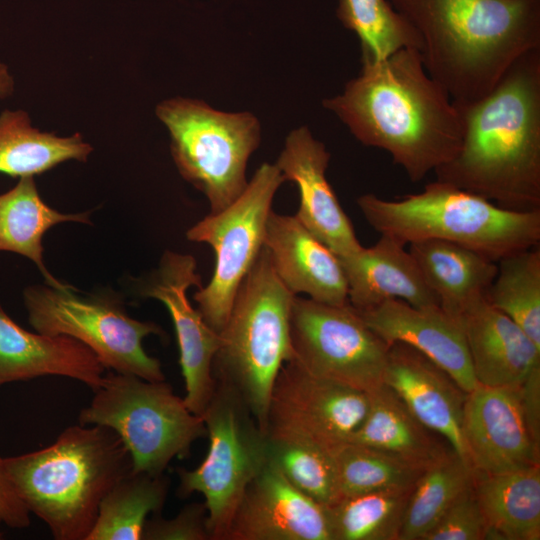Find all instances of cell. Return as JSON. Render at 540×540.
Returning a JSON list of instances; mask_svg holds the SVG:
<instances>
[{
    "instance_id": "6da1fadb",
    "label": "cell",
    "mask_w": 540,
    "mask_h": 540,
    "mask_svg": "<svg viewBox=\"0 0 540 540\" xmlns=\"http://www.w3.org/2000/svg\"><path fill=\"white\" fill-rule=\"evenodd\" d=\"M361 62L360 74L323 106L359 142L387 152L411 182H419L458 153L461 112L429 76L418 49Z\"/></svg>"
},
{
    "instance_id": "7a4b0ae2",
    "label": "cell",
    "mask_w": 540,
    "mask_h": 540,
    "mask_svg": "<svg viewBox=\"0 0 540 540\" xmlns=\"http://www.w3.org/2000/svg\"><path fill=\"white\" fill-rule=\"evenodd\" d=\"M456 106L461 147L436 180L509 210L540 211V49L514 62L485 97Z\"/></svg>"
},
{
    "instance_id": "3957f363",
    "label": "cell",
    "mask_w": 540,
    "mask_h": 540,
    "mask_svg": "<svg viewBox=\"0 0 540 540\" xmlns=\"http://www.w3.org/2000/svg\"><path fill=\"white\" fill-rule=\"evenodd\" d=\"M415 29L425 70L454 104L489 94L540 49V0H388Z\"/></svg>"
},
{
    "instance_id": "277c9868",
    "label": "cell",
    "mask_w": 540,
    "mask_h": 540,
    "mask_svg": "<svg viewBox=\"0 0 540 540\" xmlns=\"http://www.w3.org/2000/svg\"><path fill=\"white\" fill-rule=\"evenodd\" d=\"M3 462L27 510L56 540H87L102 499L132 471L130 454L112 429L79 423L51 445Z\"/></svg>"
},
{
    "instance_id": "5b68a950",
    "label": "cell",
    "mask_w": 540,
    "mask_h": 540,
    "mask_svg": "<svg viewBox=\"0 0 540 540\" xmlns=\"http://www.w3.org/2000/svg\"><path fill=\"white\" fill-rule=\"evenodd\" d=\"M357 205L375 231L405 245L444 240L495 262L540 246V211L509 210L439 180L398 200L364 194Z\"/></svg>"
},
{
    "instance_id": "8992f818",
    "label": "cell",
    "mask_w": 540,
    "mask_h": 540,
    "mask_svg": "<svg viewBox=\"0 0 540 540\" xmlns=\"http://www.w3.org/2000/svg\"><path fill=\"white\" fill-rule=\"evenodd\" d=\"M294 297L278 278L263 246L219 332L214 377L240 395L264 432L274 382L292 356L290 315Z\"/></svg>"
},
{
    "instance_id": "52a82bcc",
    "label": "cell",
    "mask_w": 540,
    "mask_h": 540,
    "mask_svg": "<svg viewBox=\"0 0 540 540\" xmlns=\"http://www.w3.org/2000/svg\"><path fill=\"white\" fill-rule=\"evenodd\" d=\"M78 416L82 425H102L122 440L133 472L161 475L174 458L190 454L193 443L207 435L201 416L165 380L150 381L108 370Z\"/></svg>"
},
{
    "instance_id": "ba28073f",
    "label": "cell",
    "mask_w": 540,
    "mask_h": 540,
    "mask_svg": "<svg viewBox=\"0 0 540 540\" xmlns=\"http://www.w3.org/2000/svg\"><path fill=\"white\" fill-rule=\"evenodd\" d=\"M156 115L169 131L180 175L206 196L210 213L231 204L248 184L247 163L261 139L257 118L181 97L159 103Z\"/></svg>"
},
{
    "instance_id": "9c48e42d",
    "label": "cell",
    "mask_w": 540,
    "mask_h": 540,
    "mask_svg": "<svg viewBox=\"0 0 540 540\" xmlns=\"http://www.w3.org/2000/svg\"><path fill=\"white\" fill-rule=\"evenodd\" d=\"M23 299L36 332L78 340L105 369L150 381L165 380L159 359L143 347L144 338L163 337L164 331L154 322L130 317L116 296L83 295L68 284L63 288L33 285L25 288Z\"/></svg>"
},
{
    "instance_id": "30bf717a",
    "label": "cell",
    "mask_w": 540,
    "mask_h": 540,
    "mask_svg": "<svg viewBox=\"0 0 540 540\" xmlns=\"http://www.w3.org/2000/svg\"><path fill=\"white\" fill-rule=\"evenodd\" d=\"M214 394L202 418L209 446L193 470L178 468L177 494L204 497L211 540H224L247 486L268 463L267 434L240 395L215 379Z\"/></svg>"
},
{
    "instance_id": "8fae6325",
    "label": "cell",
    "mask_w": 540,
    "mask_h": 540,
    "mask_svg": "<svg viewBox=\"0 0 540 540\" xmlns=\"http://www.w3.org/2000/svg\"><path fill=\"white\" fill-rule=\"evenodd\" d=\"M283 182L275 164L263 163L231 204L205 216L186 232L188 240L208 244L215 252L213 275L193 299L203 319L218 333L228 320L240 284L264 246L272 202Z\"/></svg>"
},
{
    "instance_id": "7c38bea8",
    "label": "cell",
    "mask_w": 540,
    "mask_h": 540,
    "mask_svg": "<svg viewBox=\"0 0 540 540\" xmlns=\"http://www.w3.org/2000/svg\"><path fill=\"white\" fill-rule=\"evenodd\" d=\"M293 361L308 373L370 393L383 381L389 345L349 304L295 296L290 315Z\"/></svg>"
},
{
    "instance_id": "4fadbf2b",
    "label": "cell",
    "mask_w": 540,
    "mask_h": 540,
    "mask_svg": "<svg viewBox=\"0 0 540 540\" xmlns=\"http://www.w3.org/2000/svg\"><path fill=\"white\" fill-rule=\"evenodd\" d=\"M369 403V393L287 361L271 391L265 433L306 440L334 453L360 427Z\"/></svg>"
},
{
    "instance_id": "5bb4252c",
    "label": "cell",
    "mask_w": 540,
    "mask_h": 540,
    "mask_svg": "<svg viewBox=\"0 0 540 540\" xmlns=\"http://www.w3.org/2000/svg\"><path fill=\"white\" fill-rule=\"evenodd\" d=\"M193 286L202 287L195 258L167 250L157 269L140 284L139 295L156 299L167 308L179 349L183 399L192 413L202 417L215 390L213 362L220 337L189 301L187 292Z\"/></svg>"
},
{
    "instance_id": "9a60e30c",
    "label": "cell",
    "mask_w": 540,
    "mask_h": 540,
    "mask_svg": "<svg viewBox=\"0 0 540 540\" xmlns=\"http://www.w3.org/2000/svg\"><path fill=\"white\" fill-rule=\"evenodd\" d=\"M522 383L477 384L467 393L462 437L474 471L496 474L540 465V432L526 415Z\"/></svg>"
},
{
    "instance_id": "2e32d148",
    "label": "cell",
    "mask_w": 540,
    "mask_h": 540,
    "mask_svg": "<svg viewBox=\"0 0 540 540\" xmlns=\"http://www.w3.org/2000/svg\"><path fill=\"white\" fill-rule=\"evenodd\" d=\"M224 540H332L326 506L269 461L247 486Z\"/></svg>"
},
{
    "instance_id": "e0dca14e",
    "label": "cell",
    "mask_w": 540,
    "mask_h": 540,
    "mask_svg": "<svg viewBox=\"0 0 540 540\" xmlns=\"http://www.w3.org/2000/svg\"><path fill=\"white\" fill-rule=\"evenodd\" d=\"M330 153L314 138L306 126L286 137L276 166L284 181H292L299 192L295 217L319 241L339 258L348 256L362 245L351 220L341 207L326 177Z\"/></svg>"
},
{
    "instance_id": "ac0fdd59",
    "label": "cell",
    "mask_w": 540,
    "mask_h": 540,
    "mask_svg": "<svg viewBox=\"0 0 540 540\" xmlns=\"http://www.w3.org/2000/svg\"><path fill=\"white\" fill-rule=\"evenodd\" d=\"M356 311L389 346L401 342L417 349L444 369L466 392L478 384L461 321L440 306L420 308L392 299Z\"/></svg>"
},
{
    "instance_id": "d6986e66",
    "label": "cell",
    "mask_w": 540,
    "mask_h": 540,
    "mask_svg": "<svg viewBox=\"0 0 540 540\" xmlns=\"http://www.w3.org/2000/svg\"><path fill=\"white\" fill-rule=\"evenodd\" d=\"M382 381L467 461L462 419L468 392L444 369L410 345L395 342L388 348Z\"/></svg>"
},
{
    "instance_id": "ffe728a7",
    "label": "cell",
    "mask_w": 540,
    "mask_h": 540,
    "mask_svg": "<svg viewBox=\"0 0 540 540\" xmlns=\"http://www.w3.org/2000/svg\"><path fill=\"white\" fill-rule=\"evenodd\" d=\"M264 246L282 284L295 296L334 306L348 303L339 257L294 216L270 213Z\"/></svg>"
},
{
    "instance_id": "44dd1931",
    "label": "cell",
    "mask_w": 540,
    "mask_h": 540,
    "mask_svg": "<svg viewBox=\"0 0 540 540\" xmlns=\"http://www.w3.org/2000/svg\"><path fill=\"white\" fill-rule=\"evenodd\" d=\"M105 370L94 352L78 340L29 332L0 308V386L62 376L94 390Z\"/></svg>"
},
{
    "instance_id": "7402d4cb",
    "label": "cell",
    "mask_w": 540,
    "mask_h": 540,
    "mask_svg": "<svg viewBox=\"0 0 540 540\" xmlns=\"http://www.w3.org/2000/svg\"><path fill=\"white\" fill-rule=\"evenodd\" d=\"M405 244L386 235L370 247L341 257L348 287V303L366 310L397 299L414 307L439 306Z\"/></svg>"
},
{
    "instance_id": "603a6c76",
    "label": "cell",
    "mask_w": 540,
    "mask_h": 540,
    "mask_svg": "<svg viewBox=\"0 0 540 540\" xmlns=\"http://www.w3.org/2000/svg\"><path fill=\"white\" fill-rule=\"evenodd\" d=\"M460 321L478 384H520L540 368V346L485 297L472 303Z\"/></svg>"
},
{
    "instance_id": "cb8c5ba5",
    "label": "cell",
    "mask_w": 540,
    "mask_h": 540,
    "mask_svg": "<svg viewBox=\"0 0 540 540\" xmlns=\"http://www.w3.org/2000/svg\"><path fill=\"white\" fill-rule=\"evenodd\" d=\"M369 396L367 415L349 442L369 446L422 469L453 448L423 424L386 384Z\"/></svg>"
},
{
    "instance_id": "d4e9b609",
    "label": "cell",
    "mask_w": 540,
    "mask_h": 540,
    "mask_svg": "<svg viewBox=\"0 0 540 540\" xmlns=\"http://www.w3.org/2000/svg\"><path fill=\"white\" fill-rule=\"evenodd\" d=\"M408 245L439 306L457 319L485 297L496 276L497 262L461 245L438 239Z\"/></svg>"
},
{
    "instance_id": "484cf974",
    "label": "cell",
    "mask_w": 540,
    "mask_h": 540,
    "mask_svg": "<svg viewBox=\"0 0 540 540\" xmlns=\"http://www.w3.org/2000/svg\"><path fill=\"white\" fill-rule=\"evenodd\" d=\"M473 490L486 540L540 539V465L496 474L474 471Z\"/></svg>"
},
{
    "instance_id": "4316f807",
    "label": "cell",
    "mask_w": 540,
    "mask_h": 540,
    "mask_svg": "<svg viewBox=\"0 0 540 540\" xmlns=\"http://www.w3.org/2000/svg\"><path fill=\"white\" fill-rule=\"evenodd\" d=\"M65 222L91 224L90 212L62 213L41 198L33 176L21 177L18 183L0 194V251L13 252L31 260L47 285L63 288L43 260L42 240L53 226Z\"/></svg>"
},
{
    "instance_id": "83f0119b",
    "label": "cell",
    "mask_w": 540,
    "mask_h": 540,
    "mask_svg": "<svg viewBox=\"0 0 540 540\" xmlns=\"http://www.w3.org/2000/svg\"><path fill=\"white\" fill-rule=\"evenodd\" d=\"M92 151L79 133L59 137L32 127L23 110L0 114V173L34 177L68 160L85 162Z\"/></svg>"
},
{
    "instance_id": "f1b7e54d",
    "label": "cell",
    "mask_w": 540,
    "mask_h": 540,
    "mask_svg": "<svg viewBox=\"0 0 540 540\" xmlns=\"http://www.w3.org/2000/svg\"><path fill=\"white\" fill-rule=\"evenodd\" d=\"M168 489L164 474L131 471L102 499L87 540H142L148 515L161 513Z\"/></svg>"
},
{
    "instance_id": "f546056e",
    "label": "cell",
    "mask_w": 540,
    "mask_h": 540,
    "mask_svg": "<svg viewBox=\"0 0 540 540\" xmlns=\"http://www.w3.org/2000/svg\"><path fill=\"white\" fill-rule=\"evenodd\" d=\"M413 487L342 496L326 506L332 540H400Z\"/></svg>"
},
{
    "instance_id": "4dcf8cb0",
    "label": "cell",
    "mask_w": 540,
    "mask_h": 540,
    "mask_svg": "<svg viewBox=\"0 0 540 540\" xmlns=\"http://www.w3.org/2000/svg\"><path fill=\"white\" fill-rule=\"evenodd\" d=\"M474 471L453 448L417 479L405 511L400 540H422L449 506L473 483Z\"/></svg>"
},
{
    "instance_id": "1f68e13d",
    "label": "cell",
    "mask_w": 540,
    "mask_h": 540,
    "mask_svg": "<svg viewBox=\"0 0 540 540\" xmlns=\"http://www.w3.org/2000/svg\"><path fill=\"white\" fill-rule=\"evenodd\" d=\"M485 299L540 346V247L501 258Z\"/></svg>"
},
{
    "instance_id": "d6a6232c",
    "label": "cell",
    "mask_w": 540,
    "mask_h": 540,
    "mask_svg": "<svg viewBox=\"0 0 540 540\" xmlns=\"http://www.w3.org/2000/svg\"><path fill=\"white\" fill-rule=\"evenodd\" d=\"M336 15L358 37L361 58L379 60L400 49H419L417 32L388 0H338Z\"/></svg>"
},
{
    "instance_id": "836d02e7",
    "label": "cell",
    "mask_w": 540,
    "mask_h": 540,
    "mask_svg": "<svg viewBox=\"0 0 540 540\" xmlns=\"http://www.w3.org/2000/svg\"><path fill=\"white\" fill-rule=\"evenodd\" d=\"M268 461L299 491L323 506L341 498L333 453L301 439L267 434Z\"/></svg>"
},
{
    "instance_id": "e575fe53",
    "label": "cell",
    "mask_w": 540,
    "mask_h": 540,
    "mask_svg": "<svg viewBox=\"0 0 540 540\" xmlns=\"http://www.w3.org/2000/svg\"><path fill=\"white\" fill-rule=\"evenodd\" d=\"M333 457L341 497L412 487L424 470L377 449L353 442L339 447Z\"/></svg>"
},
{
    "instance_id": "d590c367",
    "label": "cell",
    "mask_w": 540,
    "mask_h": 540,
    "mask_svg": "<svg viewBox=\"0 0 540 540\" xmlns=\"http://www.w3.org/2000/svg\"><path fill=\"white\" fill-rule=\"evenodd\" d=\"M487 527L473 483L443 513L422 540H486Z\"/></svg>"
},
{
    "instance_id": "8d00e7d4",
    "label": "cell",
    "mask_w": 540,
    "mask_h": 540,
    "mask_svg": "<svg viewBox=\"0 0 540 540\" xmlns=\"http://www.w3.org/2000/svg\"><path fill=\"white\" fill-rule=\"evenodd\" d=\"M142 540H211L205 503H190L170 519L153 514L144 525Z\"/></svg>"
},
{
    "instance_id": "74e56055",
    "label": "cell",
    "mask_w": 540,
    "mask_h": 540,
    "mask_svg": "<svg viewBox=\"0 0 540 540\" xmlns=\"http://www.w3.org/2000/svg\"><path fill=\"white\" fill-rule=\"evenodd\" d=\"M0 522L14 529H23L30 525V512L8 477L3 457H0Z\"/></svg>"
},
{
    "instance_id": "f35d334b",
    "label": "cell",
    "mask_w": 540,
    "mask_h": 540,
    "mask_svg": "<svg viewBox=\"0 0 540 540\" xmlns=\"http://www.w3.org/2000/svg\"><path fill=\"white\" fill-rule=\"evenodd\" d=\"M14 81L5 64L0 62V99L12 94Z\"/></svg>"
}]
</instances>
